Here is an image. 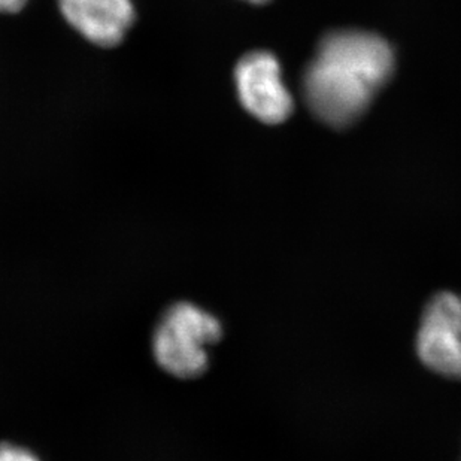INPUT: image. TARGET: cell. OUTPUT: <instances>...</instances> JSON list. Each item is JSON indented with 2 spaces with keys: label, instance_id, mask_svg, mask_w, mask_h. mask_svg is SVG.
<instances>
[{
  "label": "cell",
  "instance_id": "5b68a950",
  "mask_svg": "<svg viewBox=\"0 0 461 461\" xmlns=\"http://www.w3.org/2000/svg\"><path fill=\"white\" fill-rule=\"evenodd\" d=\"M61 15L88 42L99 47L120 44L135 22L131 0H57Z\"/></svg>",
  "mask_w": 461,
  "mask_h": 461
},
{
  "label": "cell",
  "instance_id": "3957f363",
  "mask_svg": "<svg viewBox=\"0 0 461 461\" xmlns=\"http://www.w3.org/2000/svg\"><path fill=\"white\" fill-rule=\"evenodd\" d=\"M415 353L426 369L461 381V294L435 293L420 317Z\"/></svg>",
  "mask_w": 461,
  "mask_h": 461
},
{
  "label": "cell",
  "instance_id": "7a4b0ae2",
  "mask_svg": "<svg viewBox=\"0 0 461 461\" xmlns=\"http://www.w3.org/2000/svg\"><path fill=\"white\" fill-rule=\"evenodd\" d=\"M224 335L220 318L192 302L166 309L153 335L157 365L179 379L199 378L209 367V347Z\"/></svg>",
  "mask_w": 461,
  "mask_h": 461
},
{
  "label": "cell",
  "instance_id": "ba28073f",
  "mask_svg": "<svg viewBox=\"0 0 461 461\" xmlns=\"http://www.w3.org/2000/svg\"><path fill=\"white\" fill-rule=\"evenodd\" d=\"M249 2H251V4L261 5L266 4V2H269V0H249Z\"/></svg>",
  "mask_w": 461,
  "mask_h": 461
},
{
  "label": "cell",
  "instance_id": "52a82bcc",
  "mask_svg": "<svg viewBox=\"0 0 461 461\" xmlns=\"http://www.w3.org/2000/svg\"><path fill=\"white\" fill-rule=\"evenodd\" d=\"M29 0H0V13L14 14L22 11Z\"/></svg>",
  "mask_w": 461,
  "mask_h": 461
},
{
  "label": "cell",
  "instance_id": "8992f818",
  "mask_svg": "<svg viewBox=\"0 0 461 461\" xmlns=\"http://www.w3.org/2000/svg\"><path fill=\"white\" fill-rule=\"evenodd\" d=\"M0 461H40L38 458L27 451V449L18 448L14 445H0Z\"/></svg>",
  "mask_w": 461,
  "mask_h": 461
},
{
  "label": "cell",
  "instance_id": "277c9868",
  "mask_svg": "<svg viewBox=\"0 0 461 461\" xmlns=\"http://www.w3.org/2000/svg\"><path fill=\"white\" fill-rule=\"evenodd\" d=\"M240 104L265 124H279L293 113L294 102L281 78V66L272 52L245 54L235 69Z\"/></svg>",
  "mask_w": 461,
  "mask_h": 461
},
{
  "label": "cell",
  "instance_id": "6da1fadb",
  "mask_svg": "<svg viewBox=\"0 0 461 461\" xmlns=\"http://www.w3.org/2000/svg\"><path fill=\"white\" fill-rule=\"evenodd\" d=\"M394 54L381 36L358 31L322 38L303 75V99L327 126L345 129L392 78Z\"/></svg>",
  "mask_w": 461,
  "mask_h": 461
}]
</instances>
